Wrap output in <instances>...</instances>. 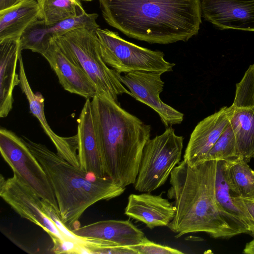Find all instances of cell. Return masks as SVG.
Returning <instances> with one entry per match:
<instances>
[{
  "instance_id": "cell-15",
  "label": "cell",
  "mask_w": 254,
  "mask_h": 254,
  "mask_svg": "<svg viewBox=\"0 0 254 254\" xmlns=\"http://www.w3.org/2000/svg\"><path fill=\"white\" fill-rule=\"evenodd\" d=\"M76 134L79 168L98 177L109 178L94 129L90 99H86L81 111Z\"/></svg>"
},
{
  "instance_id": "cell-10",
  "label": "cell",
  "mask_w": 254,
  "mask_h": 254,
  "mask_svg": "<svg viewBox=\"0 0 254 254\" xmlns=\"http://www.w3.org/2000/svg\"><path fill=\"white\" fill-rule=\"evenodd\" d=\"M163 72L136 70L118 74L120 81L129 89L131 96L154 110L166 127L180 124L184 114L164 103L160 97L164 82L161 79Z\"/></svg>"
},
{
  "instance_id": "cell-8",
  "label": "cell",
  "mask_w": 254,
  "mask_h": 254,
  "mask_svg": "<svg viewBox=\"0 0 254 254\" xmlns=\"http://www.w3.org/2000/svg\"><path fill=\"white\" fill-rule=\"evenodd\" d=\"M0 151L13 174L18 176L59 214L57 199L41 165L22 138L5 128L0 129Z\"/></svg>"
},
{
  "instance_id": "cell-1",
  "label": "cell",
  "mask_w": 254,
  "mask_h": 254,
  "mask_svg": "<svg viewBox=\"0 0 254 254\" xmlns=\"http://www.w3.org/2000/svg\"><path fill=\"white\" fill-rule=\"evenodd\" d=\"M103 18L128 37L152 44L187 41L201 23V0H99Z\"/></svg>"
},
{
  "instance_id": "cell-33",
  "label": "cell",
  "mask_w": 254,
  "mask_h": 254,
  "mask_svg": "<svg viewBox=\"0 0 254 254\" xmlns=\"http://www.w3.org/2000/svg\"><path fill=\"white\" fill-rule=\"evenodd\" d=\"M23 0H18V1H19V2H20V1H23Z\"/></svg>"
},
{
  "instance_id": "cell-28",
  "label": "cell",
  "mask_w": 254,
  "mask_h": 254,
  "mask_svg": "<svg viewBox=\"0 0 254 254\" xmlns=\"http://www.w3.org/2000/svg\"><path fill=\"white\" fill-rule=\"evenodd\" d=\"M52 251L56 254H87L80 245L69 240L56 239L52 240Z\"/></svg>"
},
{
  "instance_id": "cell-24",
  "label": "cell",
  "mask_w": 254,
  "mask_h": 254,
  "mask_svg": "<svg viewBox=\"0 0 254 254\" xmlns=\"http://www.w3.org/2000/svg\"><path fill=\"white\" fill-rule=\"evenodd\" d=\"M227 175L232 190L237 196L254 199V171L248 163L227 161Z\"/></svg>"
},
{
  "instance_id": "cell-12",
  "label": "cell",
  "mask_w": 254,
  "mask_h": 254,
  "mask_svg": "<svg viewBox=\"0 0 254 254\" xmlns=\"http://www.w3.org/2000/svg\"><path fill=\"white\" fill-rule=\"evenodd\" d=\"M98 14L87 13L77 17L70 18L53 24H46L38 19L24 31L20 39V50H30L41 55L48 48L51 40L63 36L69 31L85 28L97 29Z\"/></svg>"
},
{
  "instance_id": "cell-27",
  "label": "cell",
  "mask_w": 254,
  "mask_h": 254,
  "mask_svg": "<svg viewBox=\"0 0 254 254\" xmlns=\"http://www.w3.org/2000/svg\"><path fill=\"white\" fill-rule=\"evenodd\" d=\"M136 254H182L181 251L170 247L156 244L148 240L146 242L129 247Z\"/></svg>"
},
{
  "instance_id": "cell-26",
  "label": "cell",
  "mask_w": 254,
  "mask_h": 254,
  "mask_svg": "<svg viewBox=\"0 0 254 254\" xmlns=\"http://www.w3.org/2000/svg\"><path fill=\"white\" fill-rule=\"evenodd\" d=\"M234 108L254 106V64L250 65L241 81L236 84Z\"/></svg>"
},
{
  "instance_id": "cell-19",
  "label": "cell",
  "mask_w": 254,
  "mask_h": 254,
  "mask_svg": "<svg viewBox=\"0 0 254 254\" xmlns=\"http://www.w3.org/2000/svg\"><path fill=\"white\" fill-rule=\"evenodd\" d=\"M83 238L110 242L120 246L129 247L146 242L144 233L129 220H102L71 230Z\"/></svg>"
},
{
  "instance_id": "cell-4",
  "label": "cell",
  "mask_w": 254,
  "mask_h": 254,
  "mask_svg": "<svg viewBox=\"0 0 254 254\" xmlns=\"http://www.w3.org/2000/svg\"><path fill=\"white\" fill-rule=\"evenodd\" d=\"M46 172L54 192L62 222L71 231L95 203L121 195L125 188L109 178H100L70 164L45 145L22 138Z\"/></svg>"
},
{
  "instance_id": "cell-29",
  "label": "cell",
  "mask_w": 254,
  "mask_h": 254,
  "mask_svg": "<svg viewBox=\"0 0 254 254\" xmlns=\"http://www.w3.org/2000/svg\"><path fill=\"white\" fill-rule=\"evenodd\" d=\"M233 194L237 202L246 209L254 219V199L241 197L234 192Z\"/></svg>"
},
{
  "instance_id": "cell-3",
  "label": "cell",
  "mask_w": 254,
  "mask_h": 254,
  "mask_svg": "<svg viewBox=\"0 0 254 254\" xmlns=\"http://www.w3.org/2000/svg\"><path fill=\"white\" fill-rule=\"evenodd\" d=\"M91 100L94 129L109 177L125 188L134 184L151 127L97 94Z\"/></svg>"
},
{
  "instance_id": "cell-9",
  "label": "cell",
  "mask_w": 254,
  "mask_h": 254,
  "mask_svg": "<svg viewBox=\"0 0 254 254\" xmlns=\"http://www.w3.org/2000/svg\"><path fill=\"white\" fill-rule=\"evenodd\" d=\"M0 196L21 217L41 227L55 239H66L54 222L45 213L42 198L18 176L0 179Z\"/></svg>"
},
{
  "instance_id": "cell-30",
  "label": "cell",
  "mask_w": 254,
  "mask_h": 254,
  "mask_svg": "<svg viewBox=\"0 0 254 254\" xmlns=\"http://www.w3.org/2000/svg\"><path fill=\"white\" fill-rule=\"evenodd\" d=\"M19 2L18 0H0V11L10 7Z\"/></svg>"
},
{
  "instance_id": "cell-7",
  "label": "cell",
  "mask_w": 254,
  "mask_h": 254,
  "mask_svg": "<svg viewBox=\"0 0 254 254\" xmlns=\"http://www.w3.org/2000/svg\"><path fill=\"white\" fill-rule=\"evenodd\" d=\"M96 32L104 61L118 73L145 70L164 73L173 70L175 64L166 61L163 52L127 41L107 29L98 28Z\"/></svg>"
},
{
  "instance_id": "cell-23",
  "label": "cell",
  "mask_w": 254,
  "mask_h": 254,
  "mask_svg": "<svg viewBox=\"0 0 254 254\" xmlns=\"http://www.w3.org/2000/svg\"><path fill=\"white\" fill-rule=\"evenodd\" d=\"M40 19L46 24L81 16L86 12L80 0H37Z\"/></svg>"
},
{
  "instance_id": "cell-25",
  "label": "cell",
  "mask_w": 254,
  "mask_h": 254,
  "mask_svg": "<svg viewBox=\"0 0 254 254\" xmlns=\"http://www.w3.org/2000/svg\"><path fill=\"white\" fill-rule=\"evenodd\" d=\"M236 160H238L236 141L234 133L229 123L218 140L209 151L205 161Z\"/></svg>"
},
{
  "instance_id": "cell-13",
  "label": "cell",
  "mask_w": 254,
  "mask_h": 254,
  "mask_svg": "<svg viewBox=\"0 0 254 254\" xmlns=\"http://www.w3.org/2000/svg\"><path fill=\"white\" fill-rule=\"evenodd\" d=\"M232 111V106H224L195 126L184 155V160L190 166L194 167L205 161L209 151L229 124Z\"/></svg>"
},
{
  "instance_id": "cell-32",
  "label": "cell",
  "mask_w": 254,
  "mask_h": 254,
  "mask_svg": "<svg viewBox=\"0 0 254 254\" xmlns=\"http://www.w3.org/2000/svg\"><path fill=\"white\" fill-rule=\"evenodd\" d=\"M84 0V1H91L92 0Z\"/></svg>"
},
{
  "instance_id": "cell-16",
  "label": "cell",
  "mask_w": 254,
  "mask_h": 254,
  "mask_svg": "<svg viewBox=\"0 0 254 254\" xmlns=\"http://www.w3.org/2000/svg\"><path fill=\"white\" fill-rule=\"evenodd\" d=\"M20 86L28 100L31 113L38 120L46 134L54 143L57 154L73 165L79 167L77 151V135L62 137L50 127L44 112V98L39 93H34L26 75L21 55L19 58Z\"/></svg>"
},
{
  "instance_id": "cell-18",
  "label": "cell",
  "mask_w": 254,
  "mask_h": 254,
  "mask_svg": "<svg viewBox=\"0 0 254 254\" xmlns=\"http://www.w3.org/2000/svg\"><path fill=\"white\" fill-rule=\"evenodd\" d=\"M125 214L152 229L168 226L175 216V208L173 204L161 194L144 192L129 195Z\"/></svg>"
},
{
  "instance_id": "cell-22",
  "label": "cell",
  "mask_w": 254,
  "mask_h": 254,
  "mask_svg": "<svg viewBox=\"0 0 254 254\" xmlns=\"http://www.w3.org/2000/svg\"><path fill=\"white\" fill-rule=\"evenodd\" d=\"M229 124L235 136L238 160L249 163L254 158V106L233 107Z\"/></svg>"
},
{
  "instance_id": "cell-11",
  "label": "cell",
  "mask_w": 254,
  "mask_h": 254,
  "mask_svg": "<svg viewBox=\"0 0 254 254\" xmlns=\"http://www.w3.org/2000/svg\"><path fill=\"white\" fill-rule=\"evenodd\" d=\"M203 17L217 28L254 32V0H201Z\"/></svg>"
},
{
  "instance_id": "cell-14",
  "label": "cell",
  "mask_w": 254,
  "mask_h": 254,
  "mask_svg": "<svg viewBox=\"0 0 254 254\" xmlns=\"http://www.w3.org/2000/svg\"><path fill=\"white\" fill-rule=\"evenodd\" d=\"M56 74L64 89L86 99L97 94L92 82L56 40H51L46 51L42 55Z\"/></svg>"
},
{
  "instance_id": "cell-6",
  "label": "cell",
  "mask_w": 254,
  "mask_h": 254,
  "mask_svg": "<svg viewBox=\"0 0 254 254\" xmlns=\"http://www.w3.org/2000/svg\"><path fill=\"white\" fill-rule=\"evenodd\" d=\"M183 141L184 137L177 135L171 126L147 141L134 184L136 190L150 193L166 182L173 169L180 162Z\"/></svg>"
},
{
  "instance_id": "cell-2",
  "label": "cell",
  "mask_w": 254,
  "mask_h": 254,
  "mask_svg": "<svg viewBox=\"0 0 254 254\" xmlns=\"http://www.w3.org/2000/svg\"><path fill=\"white\" fill-rule=\"evenodd\" d=\"M216 160L191 167L184 160L170 174L167 196L174 199L175 216L168 225L178 238L204 232L215 239L238 235L228 224L218 203L215 191Z\"/></svg>"
},
{
  "instance_id": "cell-31",
  "label": "cell",
  "mask_w": 254,
  "mask_h": 254,
  "mask_svg": "<svg viewBox=\"0 0 254 254\" xmlns=\"http://www.w3.org/2000/svg\"><path fill=\"white\" fill-rule=\"evenodd\" d=\"M243 252L247 254H254V239L246 245Z\"/></svg>"
},
{
  "instance_id": "cell-5",
  "label": "cell",
  "mask_w": 254,
  "mask_h": 254,
  "mask_svg": "<svg viewBox=\"0 0 254 254\" xmlns=\"http://www.w3.org/2000/svg\"><path fill=\"white\" fill-rule=\"evenodd\" d=\"M96 30L77 28L54 39L92 82L97 94L119 102V95L131 93L119 80V73L104 61Z\"/></svg>"
},
{
  "instance_id": "cell-17",
  "label": "cell",
  "mask_w": 254,
  "mask_h": 254,
  "mask_svg": "<svg viewBox=\"0 0 254 254\" xmlns=\"http://www.w3.org/2000/svg\"><path fill=\"white\" fill-rule=\"evenodd\" d=\"M216 196L226 220L238 235L249 234L254 239V219L235 199L227 175V161H218Z\"/></svg>"
},
{
  "instance_id": "cell-20",
  "label": "cell",
  "mask_w": 254,
  "mask_h": 254,
  "mask_svg": "<svg viewBox=\"0 0 254 254\" xmlns=\"http://www.w3.org/2000/svg\"><path fill=\"white\" fill-rule=\"evenodd\" d=\"M20 39H7L0 42V117H6L12 108L13 91L20 84L16 73L21 55Z\"/></svg>"
},
{
  "instance_id": "cell-21",
  "label": "cell",
  "mask_w": 254,
  "mask_h": 254,
  "mask_svg": "<svg viewBox=\"0 0 254 254\" xmlns=\"http://www.w3.org/2000/svg\"><path fill=\"white\" fill-rule=\"evenodd\" d=\"M40 19V12L35 0H24L0 11V42L20 38L34 22Z\"/></svg>"
}]
</instances>
